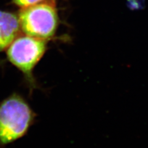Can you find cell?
<instances>
[{
	"mask_svg": "<svg viewBox=\"0 0 148 148\" xmlns=\"http://www.w3.org/2000/svg\"><path fill=\"white\" fill-rule=\"evenodd\" d=\"M45 48L43 40L27 36L14 40L8 49L9 61L24 74L30 95L38 88L33 76V70L43 56Z\"/></svg>",
	"mask_w": 148,
	"mask_h": 148,
	"instance_id": "7a4b0ae2",
	"label": "cell"
},
{
	"mask_svg": "<svg viewBox=\"0 0 148 148\" xmlns=\"http://www.w3.org/2000/svg\"><path fill=\"white\" fill-rule=\"evenodd\" d=\"M36 115L21 94L14 92L0 102V147L25 136Z\"/></svg>",
	"mask_w": 148,
	"mask_h": 148,
	"instance_id": "6da1fadb",
	"label": "cell"
},
{
	"mask_svg": "<svg viewBox=\"0 0 148 148\" xmlns=\"http://www.w3.org/2000/svg\"><path fill=\"white\" fill-rule=\"evenodd\" d=\"M17 6L22 8H27L35 5L43 0H12Z\"/></svg>",
	"mask_w": 148,
	"mask_h": 148,
	"instance_id": "5b68a950",
	"label": "cell"
},
{
	"mask_svg": "<svg viewBox=\"0 0 148 148\" xmlns=\"http://www.w3.org/2000/svg\"><path fill=\"white\" fill-rule=\"evenodd\" d=\"M18 22L22 30L28 36L46 40L55 34L58 16L53 6L44 3L37 4L23 9Z\"/></svg>",
	"mask_w": 148,
	"mask_h": 148,
	"instance_id": "3957f363",
	"label": "cell"
},
{
	"mask_svg": "<svg viewBox=\"0 0 148 148\" xmlns=\"http://www.w3.org/2000/svg\"><path fill=\"white\" fill-rule=\"evenodd\" d=\"M19 32V22L16 16L0 11V51L9 46Z\"/></svg>",
	"mask_w": 148,
	"mask_h": 148,
	"instance_id": "277c9868",
	"label": "cell"
}]
</instances>
